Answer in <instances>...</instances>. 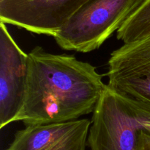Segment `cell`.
Returning <instances> with one entry per match:
<instances>
[{"label": "cell", "instance_id": "6da1fadb", "mask_svg": "<svg viewBox=\"0 0 150 150\" xmlns=\"http://www.w3.org/2000/svg\"><path fill=\"white\" fill-rule=\"evenodd\" d=\"M105 86L90 63L37 46L28 53L26 93L14 122L30 126L76 120L93 113Z\"/></svg>", "mask_w": 150, "mask_h": 150}, {"label": "cell", "instance_id": "7a4b0ae2", "mask_svg": "<svg viewBox=\"0 0 150 150\" xmlns=\"http://www.w3.org/2000/svg\"><path fill=\"white\" fill-rule=\"evenodd\" d=\"M150 103L128 98L106 85L93 112L88 135L91 150H139L147 131Z\"/></svg>", "mask_w": 150, "mask_h": 150}, {"label": "cell", "instance_id": "3957f363", "mask_svg": "<svg viewBox=\"0 0 150 150\" xmlns=\"http://www.w3.org/2000/svg\"><path fill=\"white\" fill-rule=\"evenodd\" d=\"M145 0H89L54 37L62 49L90 52L124 24Z\"/></svg>", "mask_w": 150, "mask_h": 150}, {"label": "cell", "instance_id": "277c9868", "mask_svg": "<svg viewBox=\"0 0 150 150\" xmlns=\"http://www.w3.org/2000/svg\"><path fill=\"white\" fill-rule=\"evenodd\" d=\"M89 0H2L0 21L54 37Z\"/></svg>", "mask_w": 150, "mask_h": 150}, {"label": "cell", "instance_id": "5b68a950", "mask_svg": "<svg viewBox=\"0 0 150 150\" xmlns=\"http://www.w3.org/2000/svg\"><path fill=\"white\" fill-rule=\"evenodd\" d=\"M108 86L133 99L150 103V36L122 46L108 62Z\"/></svg>", "mask_w": 150, "mask_h": 150}, {"label": "cell", "instance_id": "8992f818", "mask_svg": "<svg viewBox=\"0 0 150 150\" xmlns=\"http://www.w3.org/2000/svg\"><path fill=\"white\" fill-rule=\"evenodd\" d=\"M27 57L0 21V128L14 122L23 105L27 79Z\"/></svg>", "mask_w": 150, "mask_h": 150}, {"label": "cell", "instance_id": "52a82bcc", "mask_svg": "<svg viewBox=\"0 0 150 150\" xmlns=\"http://www.w3.org/2000/svg\"><path fill=\"white\" fill-rule=\"evenodd\" d=\"M90 126L87 119L26 126L6 150H86Z\"/></svg>", "mask_w": 150, "mask_h": 150}, {"label": "cell", "instance_id": "ba28073f", "mask_svg": "<svg viewBox=\"0 0 150 150\" xmlns=\"http://www.w3.org/2000/svg\"><path fill=\"white\" fill-rule=\"evenodd\" d=\"M150 36V0L144 2L127 19L117 33L123 44L141 41Z\"/></svg>", "mask_w": 150, "mask_h": 150}, {"label": "cell", "instance_id": "9c48e42d", "mask_svg": "<svg viewBox=\"0 0 150 150\" xmlns=\"http://www.w3.org/2000/svg\"><path fill=\"white\" fill-rule=\"evenodd\" d=\"M139 150H150V132L143 131L140 134Z\"/></svg>", "mask_w": 150, "mask_h": 150}, {"label": "cell", "instance_id": "30bf717a", "mask_svg": "<svg viewBox=\"0 0 150 150\" xmlns=\"http://www.w3.org/2000/svg\"><path fill=\"white\" fill-rule=\"evenodd\" d=\"M145 126H146V129H147V132H150V122H148V123H146Z\"/></svg>", "mask_w": 150, "mask_h": 150}, {"label": "cell", "instance_id": "8fae6325", "mask_svg": "<svg viewBox=\"0 0 150 150\" xmlns=\"http://www.w3.org/2000/svg\"><path fill=\"white\" fill-rule=\"evenodd\" d=\"M0 1H2V0H0Z\"/></svg>", "mask_w": 150, "mask_h": 150}]
</instances>
